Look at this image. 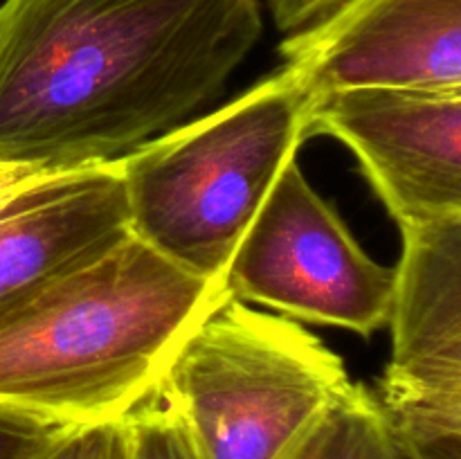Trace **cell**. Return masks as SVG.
<instances>
[{"label": "cell", "mask_w": 461, "mask_h": 459, "mask_svg": "<svg viewBox=\"0 0 461 459\" xmlns=\"http://www.w3.org/2000/svg\"><path fill=\"white\" fill-rule=\"evenodd\" d=\"M311 102L284 68L117 160L131 237L189 274L225 284L243 234L309 140Z\"/></svg>", "instance_id": "obj_3"}, {"label": "cell", "mask_w": 461, "mask_h": 459, "mask_svg": "<svg viewBox=\"0 0 461 459\" xmlns=\"http://www.w3.org/2000/svg\"><path fill=\"white\" fill-rule=\"evenodd\" d=\"M279 50L313 97L461 88V0H342Z\"/></svg>", "instance_id": "obj_7"}, {"label": "cell", "mask_w": 461, "mask_h": 459, "mask_svg": "<svg viewBox=\"0 0 461 459\" xmlns=\"http://www.w3.org/2000/svg\"><path fill=\"white\" fill-rule=\"evenodd\" d=\"M81 430L84 428H66L39 457L34 459H77L81 446Z\"/></svg>", "instance_id": "obj_16"}, {"label": "cell", "mask_w": 461, "mask_h": 459, "mask_svg": "<svg viewBox=\"0 0 461 459\" xmlns=\"http://www.w3.org/2000/svg\"><path fill=\"white\" fill-rule=\"evenodd\" d=\"M340 3L342 0H268L275 25L286 34L313 25Z\"/></svg>", "instance_id": "obj_14"}, {"label": "cell", "mask_w": 461, "mask_h": 459, "mask_svg": "<svg viewBox=\"0 0 461 459\" xmlns=\"http://www.w3.org/2000/svg\"><path fill=\"white\" fill-rule=\"evenodd\" d=\"M261 30L257 0H3L0 162L122 160L214 99Z\"/></svg>", "instance_id": "obj_1"}, {"label": "cell", "mask_w": 461, "mask_h": 459, "mask_svg": "<svg viewBox=\"0 0 461 459\" xmlns=\"http://www.w3.org/2000/svg\"><path fill=\"white\" fill-rule=\"evenodd\" d=\"M126 423L131 459H201L178 418L156 396L133 410Z\"/></svg>", "instance_id": "obj_11"}, {"label": "cell", "mask_w": 461, "mask_h": 459, "mask_svg": "<svg viewBox=\"0 0 461 459\" xmlns=\"http://www.w3.org/2000/svg\"><path fill=\"white\" fill-rule=\"evenodd\" d=\"M401 232L378 405H461V216Z\"/></svg>", "instance_id": "obj_9"}, {"label": "cell", "mask_w": 461, "mask_h": 459, "mask_svg": "<svg viewBox=\"0 0 461 459\" xmlns=\"http://www.w3.org/2000/svg\"><path fill=\"white\" fill-rule=\"evenodd\" d=\"M126 237L117 162L32 180L0 207V322Z\"/></svg>", "instance_id": "obj_8"}, {"label": "cell", "mask_w": 461, "mask_h": 459, "mask_svg": "<svg viewBox=\"0 0 461 459\" xmlns=\"http://www.w3.org/2000/svg\"><path fill=\"white\" fill-rule=\"evenodd\" d=\"M43 174L45 171H36L32 169V166L5 165V162H0V207H3L9 198L16 196L21 189H25L32 180H36Z\"/></svg>", "instance_id": "obj_15"}, {"label": "cell", "mask_w": 461, "mask_h": 459, "mask_svg": "<svg viewBox=\"0 0 461 459\" xmlns=\"http://www.w3.org/2000/svg\"><path fill=\"white\" fill-rule=\"evenodd\" d=\"M63 430V426L0 410V459L39 457Z\"/></svg>", "instance_id": "obj_12"}, {"label": "cell", "mask_w": 461, "mask_h": 459, "mask_svg": "<svg viewBox=\"0 0 461 459\" xmlns=\"http://www.w3.org/2000/svg\"><path fill=\"white\" fill-rule=\"evenodd\" d=\"M225 288L284 318L372 336L390 320L394 268L358 246L293 160L243 234Z\"/></svg>", "instance_id": "obj_5"}, {"label": "cell", "mask_w": 461, "mask_h": 459, "mask_svg": "<svg viewBox=\"0 0 461 459\" xmlns=\"http://www.w3.org/2000/svg\"><path fill=\"white\" fill-rule=\"evenodd\" d=\"M291 459H412L392 432L374 392L349 387Z\"/></svg>", "instance_id": "obj_10"}, {"label": "cell", "mask_w": 461, "mask_h": 459, "mask_svg": "<svg viewBox=\"0 0 461 459\" xmlns=\"http://www.w3.org/2000/svg\"><path fill=\"white\" fill-rule=\"evenodd\" d=\"M351 385L318 336L225 291L183 338L153 396L201 459H291Z\"/></svg>", "instance_id": "obj_4"}, {"label": "cell", "mask_w": 461, "mask_h": 459, "mask_svg": "<svg viewBox=\"0 0 461 459\" xmlns=\"http://www.w3.org/2000/svg\"><path fill=\"white\" fill-rule=\"evenodd\" d=\"M225 291L126 237L0 322V410L63 428L126 418Z\"/></svg>", "instance_id": "obj_2"}, {"label": "cell", "mask_w": 461, "mask_h": 459, "mask_svg": "<svg viewBox=\"0 0 461 459\" xmlns=\"http://www.w3.org/2000/svg\"><path fill=\"white\" fill-rule=\"evenodd\" d=\"M354 151L401 230L461 216V88H351L313 97L306 138Z\"/></svg>", "instance_id": "obj_6"}, {"label": "cell", "mask_w": 461, "mask_h": 459, "mask_svg": "<svg viewBox=\"0 0 461 459\" xmlns=\"http://www.w3.org/2000/svg\"><path fill=\"white\" fill-rule=\"evenodd\" d=\"M77 459H131V436L126 418L86 426L81 430Z\"/></svg>", "instance_id": "obj_13"}]
</instances>
